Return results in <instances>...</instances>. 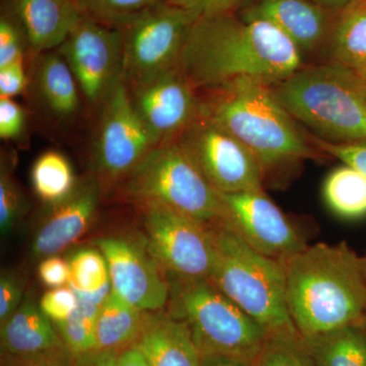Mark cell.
I'll list each match as a JSON object with an SVG mask.
<instances>
[{
	"instance_id": "9c48e42d",
	"label": "cell",
	"mask_w": 366,
	"mask_h": 366,
	"mask_svg": "<svg viewBox=\"0 0 366 366\" xmlns=\"http://www.w3.org/2000/svg\"><path fill=\"white\" fill-rule=\"evenodd\" d=\"M177 142L217 192L231 194L264 189V170L252 151L204 113Z\"/></svg>"
},
{
	"instance_id": "7bdbcfd3",
	"label": "cell",
	"mask_w": 366,
	"mask_h": 366,
	"mask_svg": "<svg viewBox=\"0 0 366 366\" xmlns=\"http://www.w3.org/2000/svg\"><path fill=\"white\" fill-rule=\"evenodd\" d=\"M199 366H254L252 363L247 362L238 358L230 357V356L218 355H203L201 358Z\"/></svg>"
},
{
	"instance_id": "ffe728a7",
	"label": "cell",
	"mask_w": 366,
	"mask_h": 366,
	"mask_svg": "<svg viewBox=\"0 0 366 366\" xmlns=\"http://www.w3.org/2000/svg\"><path fill=\"white\" fill-rule=\"evenodd\" d=\"M36 56L34 86L41 103L59 119L76 117L83 96L66 59L56 49Z\"/></svg>"
},
{
	"instance_id": "7a4b0ae2",
	"label": "cell",
	"mask_w": 366,
	"mask_h": 366,
	"mask_svg": "<svg viewBox=\"0 0 366 366\" xmlns=\"http://www.w3.org/2000/svg\"><path fill=\"white\" fill-rule=\"evenodd\" d=\"M289 315L302 337L366 320V257L341 242L308 245L285 262Z\"/></svg>"
},
{
	"instance_id": "9a60e30c",
	"label": "cell",
	"mask_w": 366,
	"mask_h": 366,
	"mask_svg": "<svg viewBox=\"0 0 366 366\" xmlns=\"http://www.w3.org/2000/svg\"><path fill=\"white\" fill-rule=\"evenodd\" d=\"M96 244L107 261L112 290L117 295L143 312L166 307L169 282L161 274L148 250L120 237L101 238Z\"/></svg>"
},
{
	"instance_id": "8992f818",
	"label": "cell",
	"mask_w": 366,
	"mask_h": 366,
	"mask_svg": "<svg viewBox=\"0 0 366 366\" xmlns=\"http://www.w3.org/2000/svg\"><path fill=\"white\" fill-rule=\"evenodd\" d=\"M168 312L189 325L201 356L238 358L254 365L268 332L208 279L166 277Z\"/></svg>"
},
{
	"instance_id": "5bb4252c",
	"label": "cell",
	"mask_w": 366,
	"mask_h": 366,
	"mask_svg": "<svg viewBox=\"0 0 366 366\" xmlns=\"http://www.w3.org/2000/svg\"><path fill=\"white\" fill-rule=\"evenodd\" d=\"M127 89L132 106L156 144L177 141L201 115V94L178 66Z\"/></svg>"
},
{
	"instance_id": "1f68e13d",
	"label": "cell",
	"mask_w": 366,
	"mask_h": 366,
	"mask_svg": "<svg viewBox=\"0 0 366 366\" xmlns=\"http://www.w3.org/2000/svg\"><path fill=\"white\" fill-rule=\"evenodd\" d=\"M26 48H29L28 41L21 26L2 7L0 16V67L25 59Z\"/></svg>"
},
{
	"instance_id": "e575fe53",
	"label": "cell",
	"mask_w": 366,
	"mask_h": 366,
	"mask_svg": "<svg viewBox=\"0 0 366 366\" xmlns=\"http://www.w3.org/2000/svg\"><path fill=\"white\" fill-rule=\"evenodd\" d=\"M310 141L322 153L339 159L366 177V139L353 143L334 144L312 137Z\"/></svg>"
},
{
	"instance_id": "8d00e7d4",
	"label": "cell",
	"mask_w": 366,
	"mask_h": 366,
	"mask_svg": "<svg viewBox=\"0 0 366 366\" xmlns=\"http://www.w3.org/2000/svg\"><path fill=\"white\" fill-rule=\"evenodd\" d=\"M28 81L24 60L0 67V98L13 99L20 95L26 90Z\"/></svg>"
},
{
	"instance_id": "74e56055",
	"label": "cell",
	"mask_w": 366,
	"mask_h": 366,
	"mask_svg": "<svg viewBox=\"0 0 366 366\" xmlns=\"http://www.w3.org/2000/svg\"><path fill=\"white\" fill-rule=\"evenodd\" d=\"M23 286L11 274L4 273L0 278V324L6 322L21 307Z\"/></svg>"
},
{
	"instance_id": "d6986e66",
	"label": "cell",
	"mask_w": 366,
	"mask_h": 366,
	"mask_svg": "<svg viewBox=\"0 0 366 366\" xmlns=\"http://www.w3.org/2000/svg\"><path fill=\"white\" fill-rule=\"evenodd\" d=\"M243 14L269 21L302 53L319 49L331 31L324 9L307 0H261Z\"/></svg>"
},
{
	"instance_id": "83f0119b",
	"label": "cell",
	"mask_w": 366,
	"mask_h": 366,
	"mask_svg": "<svg viewBox=\"0 0 366 366\" xmlns=\"http://www.w3.org/2000/svg\"><path fill=\"white\" fill-rule=\"evenodd\" d=\"M254 366H315L297 330L274 332L267 336Z\"/></svg>"
},
{
	"instance_id": "8fae6325",
	"label": "cell",
	"mask_w": 366,
	"mask_h": 366,
	"mask_svg": "<svg viewBox=\"0 0 366 366\" xmlns=\"http://www.w3.org/2000/svg\"><path fill=\"white\" fill-rule=\"evenodd\" d=\"M78 83L81 96L101 108L122 81L124 33L84 16L57 48Z\"/></svg>"
},
{
	"instance_id": "603a6c76",
	"label": "cell",
	"mask_w": 366,
	"mask_h": 366,
	"mask_svg": "<svg viewBox=\"0 0 366 366\" xmlns=\"http://www.w3.org/2000/svg\"><path fill=\"white\" fill-rule=\"evenodd\" d=\"M302 338L315 366H366V320Z\"/></svg>"
},
{
	"instance_id": "ba28073f",
	"label": "cell",
	"mask_w": 366,
	"mask_h": 366,
	"mask_svg": "<svg viewBox=\"0 0 366 366\" xmlns=\"http://www.w3.org/2000/svg\"><path fill=\"white\" fill-rule=\"evenodd\" d=\"M196 14L165 1L122 28V81L131 86L177 66Z\"/></svg>"
},
{
	"instance_id": "52a82bcc",
	"label": "cell",
	"mask_w": 366,
	"mask_h": 366,
	"mask_svg": "<svg viewBox=\"0 0 366 366\" xmlns=\"http://www.w3.org/2000/svg\"><path fill=\"white\" fill-rule=\"evenodd\" d=\"M122 179L137 203L157 202L206 226L222 220L220 194L177 141L156 144Z\"/></svg>"
},
{
	"instance_id": "4dcf8cb0",
	"label": "cell",
	"mask_w": 366,
	"mask_h": 366,
	"mask_svg": "<svg viewBox=\"0 0 366 366\" xmlns=\"http://www.w3.org/2000/svg\"><path fill=\"white\" fill-rule=\"evenodd\" d=\"M6 159H2L0 171V230L7 235L20 220L24 209V197L7 165Z\"/></svg>"
},
{
	"instance_id": "d6a6232c",
	"label": "cell",
	"mask_w": 366,
	"mask_h": 366,
	"mask_svg": "<svg viewBox=\"0 0 366 366\" xmlns=\"http://www.w3.org/2000/svg\"><path fill=\"white\" fill-rule=\"evenodd\" d=\"M76 305L78 297L71 285L47 291L39 303L41 312L54 324H59L69 319Z\"/></svg>"
},
{
	"instance_id": "f546056e",
	"label": "cell",
	"mask_w": 366,
	"mask_h": 366,
	"mask_svg": "<svg viewBox=\"0 0 366 366\" xmlns=\"http://www.w3.org/2000/svg\"><path fill=\"white\" fill-rule=\"evenodd\" d=\"M69 284L74 290L94 292L110 282L109 269L102 252L86 249L72 255Z\"/></svg>"
},
{
	"instance_id": "ee69618b",
	"label": "cell",
	"mask_w": 366,
	"mask_h": 366,
	"mask_svg": "<svg viewBox=\"0 0 366 366\" xmlns=\"http://www.w3.org/2000/svg\"><path fill=\"white\" fill-rule=\"evenodd\" d=\"M322 4H327L334 7H339V9H344V7L352 4L355 0H320Z\"/></svg>"
},
{
	"instance_id": "5b68a950",
	"label": "cell",
	"mask_w": 366,
	"mask_h": 366,
	"mask_svg": "<svg viewBox=\"0 0 366 366\" xmlns=\"http://www.w3.org/2000/svg\"><path fill=\"white\" fill-rule=\"evenodd\" d=\"M208 228L213 243L208 280L268 334L297 330L288 312L285 262L252 249L222 222Z\"/></svg>"
},
{
	"instance_id": "3957f363",
	"label": "cell",
	"mask_w": 366,
	"mask_h": 366,
	"mask_svg": "<svg viewBox=\"0 0 366 366\" xmlns=\"http://www.w3.org/2000/svg\"><path fill=\"white\" fill-rule=\"evenodd\" d=\"M203 92L202 112L252 151L264 170V182L303 161L322 157V152L298 129L274 95L271 84L239 79Z\"/></svg>"
},
{
	"instance_id": "44dd1931",
	"label": "cell",
	"mask_w": 366,
	"mask_h": 366,
	"mask_svg": "<svg viewBox=\"0 0 366 366\" xmlns=\"http://www.w3.org/2000/svg\"><path fill=\"white\" fill-rule=\"evenodd\" d=\"M0 325L1 353L29 355L66 346L51 320L29 301Z\"/></svg>"
},
{
	"instance_id": "d590c367",
	"label": "cell",
	"mask_w": 366,
	"mask_h": 366,
	"mask_svg": "<svg viewBox=\"0 0 366 366\" xmlns=\"http://www.w3.org/2000/svg\"><path fill=\"white\" fill-rule=\"evenodd\" d=\"M26 114L23 107L11 98H0V137L16 139L25 129Z\"/></svg>"
},
{
	"instance_id": "e0dca14e",
	"label": "cell",
	"mask_w": 366,
	"mask_h": 366,
	"mask_svg": "<svg viewBox=\"0 0 366 366\" xmlns=\"http://www.w3.org/2000/svg\"><path fill=\"white\" fill-rule=\"evenodd\" d=\"M35 54L57 49L78 25L83 14L74 0H4Z\"/></svg>"
},
{
	"instance_id": "2e32d148",
	"label": "cell",
	"mask_w": 366,
	"mask_h": 366,
	"mask_svg": "<svg viewBox=\"0 0 366 366\" xmlns=\"http://www.w3.org/2000/svg\"><path fill=\"white\" fill-rule=\"evenodd\" d=\"M100 199V184L95 178L76 183L71 194L52 204L49 215L34 237L36 257L56 255L81 237L89 228Z\"/></svg>"
},
{
	"instance_id": "f6af8a7d",
	"label": "cell",
	"mask_w": 366,
	"mask_h": 366,
	"mask_svg": "<svg viewBox=\"0 0 366 366\" xmlns=\"http://www.w3.org/2000/svg\"><path fill=\"white\" fill-rule=\"evenodd\" d=\"M361 79H362L363 86H365V90L366 93V76H361Z\"/></svg>"
},
{
	"instance_id": "484cf974",
	"label": "cell",
	"mask_w": 366,
	"mask_h": 366,
	"mask_svg": "<svg viewBox=\"0 0 366 366\" xmlns=\"http://www.w3.org/2000/svg\"><path fill=\"white\" fill-rule=\"evenodd\" d=\"M325 202L341 218L360 219L366 216V177L344 164L332 171L322 187Z\"/></svg>"
},
{
	"instance_id": "f35d334b",
	"label": "cell",
	"mask_w": 366,
	"mask_h": 366,
	"mask_svg": "<svg viewBox=\"0 0 366 366\" xmlns=\"http://www.w3.org/2000/svg\"><path fill=\"white\" fill-rule=\"evenodd\" d=\"M166 4L178 6L196 14L197 18L232 13L239 0H164Z\"/></svg>"
},
{
	"instance_id": "ac0fdd59",
	"label": "cell",
	"mask_w": 366,
	"mask_h": 366,
	"mask_svg": "<svg viewBox=\"0 0 366 366\" xmlns=\"http://www.w3.org/2000/svg\"><path fill=\"white\" fill-rule=\"evenodd\" d=\"M137 348L150 366H199L201 353L189 325L164 310L144 312Z\"/></svg>"
},
{
	"instance_id": "4fadbf2b",
	"label": "cell",
	"mask_w": 366,
	"mask_h": 366,
	"mask_svg": "<svg viewBox=\"0 0 366 366\" xmlns=\"http://www.w3.org/2000/svg\"><path fill=\"white\" fill-rule=\"evenodd\" d=\"M156 146L132 106L122 81L101 107L94 143L98 172L107 179H122Z\"/></svg>"
},
{
	"instance_id": "bcb514c9",
	"label": "cell",
	"mask_w": 366,
	"mask_h": 366,
	"mask_svg": "<svg viewBox=\"0 0 366 366\" xmlns=\"http://www.w3.org/2000/svg\"><path fill=\"white\" fill-rule=\"evenodd\" d=\"M365 257H366V254H365Z\"/></svg>"
},
{
	"instance_id": "f1b7e54d",
	"label": "cell",
	"mask_w": 366,
	"mask_h": 366,
	"mask_svg": "<svg viewBox=\"0 0 366 366\" xmlns=\"http://www.w3.org/2000/svg\"><path fill=\"white\" fill-rule=\"evenodd\" d=\"M84 16L104 25L124 28L164 0H74Z\"/></svg>"
},
{
	"instance_id": "30bf717a",
	"label": "cell",
	"mask_w": 366,
	"mask_h": 366,
	"mask_svg": "<svg viewBox=\"0 0 366 366\" xmlns=\"http://www.w3.org/2000/svg\"><path fill=\"white\" fill-rule=\"evenodd\" d=\"M139 204L147 250L167 276L208 279L213 262L208 226L157 202Z\"/></svg>"
},
{
	"instance_id": "cb8c5ba5",
	"label": "cell",
	"mask_w": 366,
	"mask_h": 366,
	"mask_svg": "<svg viewBox=\"0 0 366 366\" xmlns=\"http://www.w3.org/2000/svg\"><path fill=\"white\" fill-rule=\"evenodd\" d=\"M144 312L110 293L99 312L95 350L122 352L136 341L143 324Z\"/></svg>"
},
{
	"instance_id": "d4e9b609",
	"label": "cell",
	"mask_w": 366,
	"mask_h": 366,
	"mask_svg": "<svg viewBox=\"0 0 366 366\" xmlns=\"http://www.w3.org/2000/svg\"><path fill=\"white\" fill-rule=\"evenodd\" d=\"M74 292L78 297L76 310L69 319L55 325L64 344L76 357L95 350L96 324L101 308L112 292V282L94 292Z\"/></svg>"
},
{
	"instance_id": "4316f807",
	"label": "cell",
	"mask_w": 366,
	"mask_h": 366,
	"mask_svg": "<svg viewBox=\"0 0 366 366\" xmlns=\"http://www.w3.org/2000/svg\"><path fill=\"white\" fill-rule=\"evenodd\" d=\"M31 180L34 192L52 206L66 199L76 187L71 163L59 152H45L34 163Z\"/></svg>"
},
{
	"instance_id": "b9f144b4",
	"label": "cell",
	"mask_w": 366,
	"mask_h": 366,
	"mask_svg": "<svg viewBox=\"0 0 366 366\" xmlns=\"http://www.w3.org/2000/svg\"><path fill=\"white\" fill-rule=\"evenodd\" d=\"M115 366H150L143 354L134 347H129L119 352Z\"/></svg>"
},
{
	"instance_id": "7402d4cb",
	"label": "cell",
	"mask_w": 366,
	"mask_h": 366,
	"mask_svg": "<svg viewBox=\"0 0 366 366\" xmlns=\"http://www.w3.org/2000/svg\"><path fill=\"white\" fill-rule=\"evenodd\" d=\"M327 43L329 61L366 76V0H355L341 9Z\"/></svg>"
},
{
	"instance_id": "836d02e7",
	"label": "cell",
	"mask_w": 366,
	"mask_h": 366,
	"mask_svg": "<svg viewBox=\"0 0 366 366\" xmlns=\"http://www.w3.org/2000/svg\"><path fill=\"white\" fill-rule=\"evenodd\" d=\"M1 366H76V356L66 346L29 355L1 353Z\"/></svg>"
},
{
	"instance_id": "277c9868",
	"label": "cell",
	"mask_w": 366,
	"mask_h": 366,
	"mask_svg": "<svg viewBox=\"0 0 366 366\" xmlns=\"http://www.w3.org/2000/svg\"><path fill=\"white\" fill-rule=\"evenodd\" d=\"M296 122L317 137L345 144L366 139V93L361 76L333 61L301 67L272 85Z\"/></svg>"
},
{
	"instance_id": "60d3db41",
	"label": "cell",
	"mask_w": 366,
	"mask_h": 366,
	"mask_svg": "<svg viewBox=\"0 0 366 366\" xmlns=\"http://www.w3.org/2000/svg\"><path fill=\"white\" fill-rule=\"evenodd\" d=\"M119 352L93 350L76 356V366H115Z\"/></svg>"
},
{
	"instance_id": "ab89813d",
	"label": "cell",
	"mask_w": 366,
	"mask_h": 366,
	"mask_svg": "<svg viewBox=\"0 0 366 366\" xmlns=\"http://www.w3.org/2000/svg\"><path fill=\"white\" fill-rule=\"evenodd\" d=\"M40 280L49 288H59L69 284V262L56 255L45 257L38 268Z\"/></svg>"
},
{
	"instance_id": "6da1fadb",
	"label": "cell",
	"mask_w": 366,
	"mask_h": 366,
	"mask_svg": "<svg viewBox=\"0 0 366 366\" xmlns=\"http://www.w3.org/2000/svg\"><path fill=\"white\" fill-rule=\"evenodd\" d=\"M300 48L269 21L232 13L194 24L177 66L197 91L239 79L273 84L303 66Z\"/></svg>"
},
{
	"instance_id": "7c38bea8",
	"label": "cell",
	"mask_w": 366,
	"mask_h": 366,
	"mask_svg": "<svg viewBox=\"0 0 366 366\" xmlns=\"http://www.w3.org/2000/svg\"><path fill=\"white\" fill-rule=\"evenodd\" d=\"M222 222L259 254L286 262L308 247L305 235L264 189L224 194Z\"/></svg>"
}]
</instances>
